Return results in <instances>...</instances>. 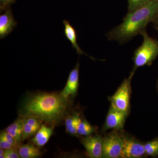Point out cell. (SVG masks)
Here are the masks:
<instances>
[{
	"mask_svg": "<svg viewBox=\"0 0 158 158\" xmlns=\"http://www.w3.org/2000/svg\"><path fill=\"white\" fill-rule=\"evenodd\" d=\"M68 99L60 93H38L25 98L19 110V116H33L41 122L55 126L67 116Z\"/></svg>",
	"mask_w": 158,
	"mask_h": 158,
	"instance_id": "obj_1",
	"label": "cell"
},
{
	"mask_svg": "<svg viewBox=\"0 0 158 158\" xmlns=\"http://www.w3.org/2000/svg\"><path fill=\"white\" fill-rule=\"evenodd\" d=\"M65 125L66 127V131L69 134L73 136H78V135L77 130L74 125L73 115L67 116L65 117Z\"/></svg>",
	"mask_w": 158,
	"mask_h": 158,
	"instance_id": "obj_18",
	"label": "cell"
},
{
	"mask_svg": "<svg viewBox=\"0 0 158 158\" xmlns=\"http://www.w3.org/2000/svg\"><path fill=\"white\" fill-rule=\"evenodd\" d=\"M2 148L0 149V158H5V156H4V152L5 150Z\"/></svg>",
	"mask_w": 158,
	"mask_h": 158,
	"instance_id": "obj_24",
	"label": "cell"
},
{
	"mask_svg": "<svg viewBox=\"0 0 158 158\" xmlns=\"http://www.w3.org/2000/svg\"><path fill=\"white\" fill-rule=\"evenodd\" d=\"M156 29H157V30H158V28H156Z\"/></svg>",
	"mask_w": 158,
	"mask_h": 158,
	"instance_id": "obj_26",
	"label": "cell"
},
{
	"mask_svg": "<svg viewBox=\"0 0 158 158\" xmlns=\"http://www.w3.org/2000/svg\"><path fill=\"white\" fill-rule=\"evenodd\" d=\"M17 150L20 158H35L40 156L41 152L37 146L34 143L19 144Z\"/></svg>",
	"mask_w": 158,
	"mask_h": 158,
	"instance_id": "obj_13",
	"label": "cell"
},
{
	"mask_svg": "<svg viewBox=\"0 0 158 158\" xmlns=\"http://www.w3.org/2000/svg\"><path fill=\"white\" fill-rule=\"evenodd\" d=\"M145 153L148 155H153L158 152V141H153L144 145Z\"/></svg>",
	"mask_w": 158,
	"mask_h": 158,
	"instance_id": "obj_19",
	"label": "cell"
},
{
	"mask_svg": "<svg viewBox=\"0 0 158 158\" xmlns=\"http://www.w3.org/2000/svg\"><path fill=\"white\" fill-rule=\"evenodd\" d=\"M103 139L100 136H86L83 138L82 144L88 156L92 158L102 157Z\"/></svg>",
	"mask_w": 158,
	"mask_h": 158,
	"instance_id": "obj_7",
	"label": "cell"
},
{
	"mask_svg": "<svg viewBox=\"0 0 158 158\" xmlns=\"http://www.w3.org/2000/svg\"><path fill=\"white\" fill-rule=\"evenodd\" d=\"M52 133V128L42 124L35 137L32 139V142L37 147H42L47 143Z\"/></svg>",
	"mask_w": 158,
	"mask_h": 158,
	"instance_id": "obj_12",
	"label": "cell"
},
{
	"mask_svg": "<svg viewBox=\"0 0 158 158\" xmlns=\"http://www.w3.org/2000/svg\"><path fill=\"white\" fill-rule=\"evenodd\" d=\"M158 17V1L152 0L147 5L127 13L119 25L106 34L110 41L122 44L127 43L146 29L149 23Z\"/></svg>",
	"mask_w": 158,
	"mask_h": 158,
	"instance_id": "obj_2",
	"label": "cell"
},
{
	"mask_svg": "<svg viewBox=\"0 0 158 158\" xmlns=\"http://www.w3.org/2000/svg\"><path fill=\"white\" fill-rule=\"evenodd\" d=\"M153 22L155 23L156 28H158V17Z\"/></svg>",
	"mask_w": 158,
	"mask_h": 158,
	"instance_id": "obj_25",
	"label": "cell"
},
{
	"mask_svg": "<svg viewBox=\"0 0 158 158\" xmlns=\"http://www.w3.org/2000/svg\"><path fill=\"white\" fill-rule=\"evenodd\" d=\"M17 23L13 17L11 8H7L0 15V39L5 38L12 32Z\"/></svg>",
	"mask_w": 158,
	"mask_h": 158,
	"instance_id": "obj_10",
	"label": "cell"
},
{
	"mask_svg": "<svg viewBox=\"0 0 158 158\" xmlns=\"http://www.w3.org/2000/svg\"><path fill=\"white\" fill-rule=\"evenodd\" d=\"M0 138H3L14 146H18V144H19L16 141L15 138L9 133L6 132V131L1 132Z\"/></svg>",
	"mask_w": 158,
	"mask_h": 158,
	"instance_id": "obj_20",
	"label": "cell"
},
{
	"mask_svg": "<svg viewBox=\"0 0 158 158\" xmlns=\"http://www.w3.org/2000/svg\"><path fill=\"white\" fill-rule=\"evenodd\" d=\"M40 128L34 126L27 123L24 120L23 127L22 133V141H25L27 139L35 135Z\"/></svg>",
	"mask_w": 158,
	"mask_h": 158,
	"instance_id": "obj_16",
	"label": "cell"
},
{
	"mask_svg": "<svg viewBox=\"0 0 158 158\" xmlns=\"http://www.w3.org/2000/svg\"><path fill=\"white\" fill-rule=\"evenodd\" d=\"M140 35L143 37L141 45L134 52L133 62L134 70L138 67L150 64L158 56V41L148 34L146 29L141 31Z\"/></svg>",
	"mask_w": 158,
	"mask_h": 158,
	"instance_id": "obj_3",
	"label": "cell"
},
{
	"mask_svg": "<svg viewBox=\"0 0 158 158\" xmlns=\"http://www.w3.org/2000/svg\"><path fill=\"white\" fill-rule=\"evenodd\" d=\"M127 113V112L118 110L111 105L106 118L105 129L122 128Z\"/></svg>",
	"mask_w": 158,
	"mask_h": 158,
	"instance_id": "obj_8",
	"label": "cell"
},
{
	"mask_svg": "<svg viewBox=\"0 0 158 158\" xmlns=\"http://www.w3.org/2000/svg\"><path fill=\"white\" fill-rule=\"evenodd\" d=\"M156 1H158V0H156Z\"/></svg>",
	"mask_w": 158,
	"mask_h": 158,
	"instance_id": "obj_27",
	"label": "cell"
},
{
	"mask_svg": "<svg viewBox=\"0 0 158 158\" xmlns=\"http://www.w3.org/2000/svg\"><path fill=\"white\" fill-rule=\"evenodd\" d=\"M4 156H5V158H20L17 149L5 150Z\"/></svg>",
	"mask_w": 158,
	"mask_h": 158,
	"instance_id": "obj_21",
	"label": "cell"
},
{
	"mask_svg": "<svg viewBox=\"0 0 158 158\" xmlns=\"http://www.w3.org/2000/svg\"><path fill=\"white\" fill-rule=\"evenodd\" d=\"M18 146H14L10 144L2 138H0V148L4 150L9 149H17Z\"/></svg>",
	"mask_w": 158,
	"mask_h": 158,
	"instance_id": "obj_22",
	"label": "cell"
},
{
	"mask_svg": "<svg viewBox=\"0 0 158 158\" xmlns=\"http://www.w3.org/2000/svg\"><path fill=\"white\" fill-rule=\"evenodd\" d=\"M23 123L24 117L19 116V117L16 120L5 130L15 138L19 144H20L22 141V137Z\"/></svg>",
	"mask_w": 158,
	"mask_h": 158,
	"instance_id": "obj_14",
	"label": "cell"
},
{
	"mask_svg": "<svg viewBox=\"0 0 158 158\" xmlns=\"http://www.w3.org/2000/svg\"><path fill=\"white\" fill-rule=\"evenodd\" d=\"M16 0H0V9L1 13L5 11L7 8L10 7L12 4L16 2Z\"/></svg>",
	"mask_w": 158,
	"mask_h": 158,
	"instance_id": "obj_23",
	"label": "cell"
},
{
	"mask_svg": "<svg viewBox=\"0 0 158 158\" xmlns=\"http://www.w3.org/2000/svg\"><path fill=\"white\" fill-rule=\"evenodd\" d=\"M123 140L121 137L114 133L103 138L102 157H120L123 147Z\"/></svg>",
	"mask_w": 158,
	"mask_h": 158,
	"instance_id": "obj_5",
	"label": "cell"
},
{
	"mask_svg": "<svg viewBox=\"0 0 158 158\" xmlns=\"http://www.w3.org/2000/svg\"><path fill=\"white\" fill-rule=\"evenodd\" d=\"M152 0H127V13L132 12L147 5Z\"/></svg>",
	"mask_w": 158,
	"mask_h": 158,
	"instance_id": "obj_17",
	"label": "cell"
},
{
	"mask_svg": "<svg viewBox=\"0 0 158 158\" xmlns=\"http://www.w3.org/2000/svg\"><path fill=\"white\" fill-rule=\"evenodd\" d=\"M122 138L123 144L120 158H140L145 153L144 145L132 138Z\"/></svg>",
	"mask_w": 158,
	"mask_h": 158,
	"instance_id": "obj_6",
	"label": "cell"
},
{
	"mask_svg": "<svg viewBox=\"0 0 158 158\" xmlns=\"http://www.w3.org/2000/svg\"><path fill=\"white\" fill-rule=\"evenodd\" d=\"M94 131V128L86 120H81L77 129L79 135L90 136Z\"/></svg>",
	"mask_w": 158,
	"mask_h": 158,
	"instance_id": "obj_15",
	"label": "cell"
},
{
	"mask_svg": "<svg viewBox=\"0 0 158 158\" xmlns=\"http://www.w3.org/2000/svg\"><path fill=\"white\" fill-rule=\"evenodd\" d=\"M79 62L70 72L65 87L61 92L62 96L68 99L69 96H73L77 94L79 86Z\"/></svg>",
	"mask_w": 158,
	"mask_h": 158,
	"instance_id": "obj_9",
	"label": "cell"
},
{
	"mask_svg": "<svg viewBox=\"0 0 158 158\" xmlns=\"http://www.w3.org/2000/svg\"><path fill=\"white\" fill-rule=\"evenodd\" d=\"M135 70L133 69L129 77L125 79L118 90L111 97V105L118 110L127 112L129 108L130 89L131 79Z\"/></svg>",
	"mask_w": 158,
	"mask_h": 158,
	"instance_id": "obj_4",
	"label": "cell"
},
{
	"mask_svg": "<svg viewBox=\"0 0 158 158\" xmlns=\"http://www.w3.org/2000/svg\"><path fill=\"white\" fill-rule=\"evenodd\" d=\"M63 23L64 24L65 29H64V34L66 38L70 41L73 47L76 51L80 55H85V56H88L90 57V59L94 60V59L92 57L88 56L87 54L84 52V51L82 50L81 48L78 44L77 42V32L75 29L74 28L70 23L68 21L65 20L63 21Z\"/></svg>",
	"mask_w": 158,
	"mask_h": 158,
	"instance_id": "obj_11",
	"label": "cell"
}]
</instances>
